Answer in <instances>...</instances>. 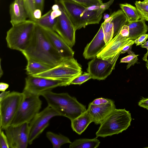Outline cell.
Here are the masks:
<instances>
[{"label":"cell","instance_id":"e575fe53","mask_svg":"<svg viewBox=\"0 0 148 148\" xmlns=\"http://www.w3.org/2000/svg\"><path fill=\"white\" fill-rule=\"evenodd\" d=\"M148 38V34H143L134 40V43L136 44V46L141 45L146 41Z\"/></svg>","mask_w":148,"mask_h":148},{"label":"cell","instance_id":"8d00e7d4","mask_svg":"<svg viewBox=\"0 0 148 148\" xmlns=\"http://www.w3.org/2000/svg\"><path fill=\"white\" fill-rule=\"evenodd\" d=\"M134 43H132L125 45L122 49L121 54L127 53L129 55L134 54V53L132 50V46Z\"/></svg>","mask_w":148,"mask_h":148},{"label":"cell","instance_id":"7bdbcfd3","mask_svg":"<svg viewBox=\"0 0 148 148\" xmlns=\"http://www.w3.org/2000/svg\"><path fill=\"white\" fill-rule=\"evenodd\" d=\"M10 91H2L0 94V101L5 98L10 93Z\"/></svg>","mask_w":148,"mask_h":148},{"label":"cell","instance_id":"30bf717a","mask_svg":"<svg viewBox=\"0 0 148 148\" xmlns=\"http://www.w3.org/2000/svg\"><path fill=\"white\" fill-rule=\"evenodd\" d=\"M60 116L54 109L48 106L40 112L29 123V144H32L49 126V121L53 117Z\"/></svg>","mask_w":148,"mask_h":148},{"label":"cell","instance_id":"ffe728a7","mask_svg":"<svg viewBox=\"0 0 148 148\" xmlns=\"http://www.w3.org/2000/svg\"><path fill=\"white\" fill-rule=\"evenodd\" d=\"M71 121L73 130L79 135H81L92 122L87 110Z\"/></svg>","mask_w":148,"mask_h":148},{"label":"cell","instance_id":"f35d334b","mask_svg":"<svg viewBox=\"0 0 148 148\" xmlns=\"http://www.w3.org/2000/svg\"><path fill=\"white\" fill-rule=\"evenodd\" d=\"M44 1L45 0H35L36 9L40 10L42 13L44 10Z\"/></svg>","mask_w":148,"mask_h":148},{"label":"cell","instance_id":"9a60e30c","mask_svg":"<svg viewBox=\"0 0 148 148\" xmlns=\"http://www.w3.org/2000/svg\"><path fill=\"white\" fill-rule=\"evenodd\" d=\"M116 108L114 101L112 99L108 103L99 105H95L90 103L87 111L92 122L96 125L100 124Z\"/></svg>","mask_w":148,"mask_h":148},{"label":"cell","instance_id":"c3c4849f","mask_svg":"<svg viewBox=\"0 0 148 148\" xmlns=\"http://www.w3.org/2000/svg\"><path fill=\"white\" fill-rule=\"evenodd\" d=\"M146 63V67L148 71V60L147 62Z\"/></svg>","mask_w":148,"mask_h":148},{"label":"cell","instance_id":"ab89813d","mask_svg":"<svg viewBox=\"0 0 148 148\" xmlns=\"http://www.w3.org/2000/svg\"><path fill=\"white\" fill-rule=\"evenodd\" d=\"M138 104L139 106L148 110V98H143L140 100Z\"/></svg>","mask_w":148,"mask_h":148},{"label":"cell","instance_id":"ba28073f","mask_svg":"<svg viewBox=\"0 0 148 148\" xmlns=\"http://www.w3.org/2000/svg\"><path fill=\"white\" fill-rule=\"evenodd\" d=\"M23 93L13 91L0 101V130L10 125L22 101Z\"/></svg>","mask_w":148,"mask_h":148},{"label":"cell","instance_id":"277c9868","mask_svg":"<svg viewBox=\"0 0 148 148\" xmlns=\"http://www.w3.org/2000/svg\"><path fill=\"white\" fill-rule=\"evenodd\" d=\"M132 120L129 111L115 108L100 124L96 137H105L118 134L126 130Z\"/></svg>","mask_w":148,"mask_h":148},{"label":"cell","instance_id":"d6a6232c","mask_svg":"<svg viewBox=\"0 0 148 148\" xmlns=\"http://www.w3.org/2000/svg\"><path fill=\"white\" fill-rule=\"evenodd\" d=\"M54 5L52 7L51 17L52 19H55L59 16L61 14V11L60 6L57 3Z\"/></svg>","mask_w":148,"mask_h":148},{"label":"cell","instance_id":"3957f363","mask_svg":"<svg viewBox=\"0 0 148 148\" xmlns=\"http://www.w3.org/2000/svg\"><path fill=\"white\" fill-rule=\"evenodd\" d=\"M76 30L88 25L99 23L103 12L101 10H88L84 5L70 0H59Z\"/></svg>","mask_w":148,"mask_h":148},{"label":"cell","instance_id":"d6986e66","mask_svg":"<svg viewBox=\"0 0 148 148\" xmlns=\"http://www.w3.org/2000/svg\"><path fill=\"white\" fill-rule=\"evenodd\" d=\"M145 21L142 18L137 21L127 23L129 31L128 38L130 40H134L147 32L148 27Z\"/></svg>","mask_w":148,"mask_h":148},{"label":"cell","instance_id":"bcb514c9","mask_svg":"<svg viewBox=\"0 0 148 148\" xmlns=\"http://www.w3.org/2000/svg\"><path fill=\"white\" fill-rule=\"evenodd\" d=\"M1 60H0V77H1L3 75V70H2V69H1Z\"/></svg>","mask_w":148,"mask_h":148},{"label":"cell","instance_id":"5b68a950","mask_svg":"<svg viewBox=\"0 0 148 148\" xmlns=\"http://www.w3.org/2000/svg\"><path fill=\"white\" fill-rule=\"evenodd\" d=\"M36 25L34 21L29 19L12 25L7 32L8 47L21 52L24 51L30 41Z\"/></svg>","mask_w":148,"mask_h":148},{"label":"cell","instance_id":"f907efd6","mask_svg":"<svg viewBox=\"0 0 148 148\" xmlns=\"http://www.w3.org/2000/svg\"><path fill=\"white\" fill-rule=\"evenodd\" d=\"M144 1H148V0H144Z\"/></svg>","mask_w":148,"mask_h":148},{"label":"cell","instance_id":"d4e9b609","mask_svg":"<svg viewBox=\"0 0 148 148\" xmlns=\"http://www.w3.org/2000/svg\"><path fill=\"white\" fill-rule=\"evenodd\" d=\"M47 137L51 143L53 148H60L63 145L72 142L69 138L61 134L48 131L46 133Z\"/></svg>","mask_w":148,"mask_h":148},{"label":"cell","instance_id":"e0dca14e","mask_svg":"<svg viewBox=\"0 0 148 148\" xmlns=\"http://www.w3.org/2000/svg\"><path fill=\"white\" fill-rule=\"evenodd\" d=\"M106 45L103 29L101 25L93 39L85 48L83 56L86 59L93 58L97 56Z\"/></svg>","mask_w":148,"mask_h":148},{"label":"cell","instance_id":"ac0fdd59","mask_svg":"<svg viewBox=\"0 0 148 148\" xmlns=\"http://www.w3.org/2000/svg\"><path fill=\"white\" fill-rule=\"evenodd\" d=\"M9 12L12 26L24 22L28 18L23 0H14L10 5Z\"/></svg>","mask_w":148,"mask_h":148},{"label":"cell","instance_id":"83f0119b","mask_svg":"<svg viewBox=\"0 0 148 148\" xmlns=\"http://www.w3.org/2000/svg\"><path fill=\"white\" fill-rule=\"evenodd\" d=\"M135 4L142 18L148 21V1H136Z\"/></svg>","mask_w":148,"mask_h":148},{"label":"cell","instance_id":"d590c367","mask_svg":"<svg viewBox=\"0 0 148 148\" xmlns=\"http://www.w3.org/2000/svg\"><path fill=\"white\" fill-rule=\"evenodd\" d=\"M110 100L111 99L101 97L95 99L90 103L92 104L95 105H101L108 103Z\"/></svg>","mask_w":148,"mask_h":148},{"label":"cell","instance_id":"7402d4cb","mask_svg":"<svg viewBox=\"0 0 148 148\" xmlns=\"http://www.w3.org/2000/svg\"><path fill=\"white\" fill-rule=\"evenodd\" d=\"M114 27L113 37L118 33L121 27L128 23L127 18L121 10L113 12L110 16Z\"/></svg>","mask_w":148,"mask_h":148},{"label":"cell","instance_id":"4fadbf2b","mask_svg":"<svg viewBox=\"0 0 148 148\" xmlns=\"http://www.w3.org/2000/svg\"><path fill=\"white\" fill-rule=\"evenodd\" d=\"M56 3L59 5L61 14L57 18L54 31L57 33L71 48L75 43V32L76 30L63 7L58 1H57Z\"/></svg>","mask_w":148,"mask_h":148},{"label":"cell","instance_id":"ee69618b","mask_svg":"<svg viewBox=\"0 0 148 148\" xmlns=\"http://www.w3.org/2000/svg\"><path fill=\"white\" fill-rule=\"evenodd\" d=\"M146 48L147 49V53L144 55L143 57L142 58V59L143 60H144V61H145L146 62H147V61L148 60L147 59V56H148V46Z\"/></svg>","mask_w":148,"mask_h":148},{"label":"cell","instance_id":"603a6c76","mask_svg":"<svg viewBox=\"0 0 148 148\" xmlns=\"http://www.w3.org/2000/svg\"><path fill=\"white\" fill-rule=\"evenodd\" d=\"M121 10L126 16L128 23L137 21L142 18V16L136 8L128 3L119 4Z\"/></svg>","mask_w":148,"mask_h":148},{"label":"cell","instance_id":"9c48e42d","mask_svg":"<svg viewBox=\"0 0 148 148\" xmlns=\"http://www.w3.org/2000/svg\"><path fill=\"white\" fill-rule=\"evenodd\" d=\"M82 68L74 58L63 60L56 66L35 76L52 79L73 78L82 74Z\"/></svg>","mask_w":148,"mask_h":148},{"label":"cell","instance_id":"f6af8a7d","mask_svg":"<svg viewBox=\"0 0 148 148\" xmlns=\"http://www.w3.org/2000/svg\"><path fill=\"white\" fill-rule=\"evenodd\" d=\"M148 46V40L146 41L145 43L141 45V47L142 48H145Z\"/></svg>","mask_w":148,"mask_h":148},{"label":"cell","instance_id":"cb8c5ba5","mask_svg":"<svg viewBox=\"0 0 148 148\" xmlns=\"http://www.w3.org/2000/svg\"><path fill=\"white\" fill-rule=\"evenodd\" d=\"M97 137L93 139L80 138L70 143V148H96L99 145L100 142Z\"/></svg>","mask_w":148,"mask_h":148},{"label":"cell","instance_id":"44dd1931","mask_svg":"<svg viewBox=\"0 0 148 148\" xmlns=\"http://www.w3.org/2000/svg\"><path fill=\"white\" fill-rule=\"evenodd\" d=\"M26 58L27 60V64L25 70L26 73L28 75L34 76L44 72L52 67L42 62L31 58Z\"/></svg>","mask_w":148,"mask_h":148},{"label":"cell","instance_id":"4dcf8cb0","mask_svg":"<svg viewBox=\"0 0 148 148\" xmlns=\"http://www.w3.org/2000/svg\"><path fill=\"white\" fill-rule=\"evenodd\" d=\"M91 78V77L89 73H85L73 79L71 82L70 84L80 85Z\"/></svg>","mask_w":148,"mask_h":148},{"label":"cell","instance_id":"5bb4252c","mask_svg":"<svg viewBox=\"0 0 148 148\" xmlns=\"http://www.w3.org/2000/svg\"><path fill=\"white\" fill-rule=\"evenodd\" d=\"M116 62L112 63L96 56L88 62L87 72L90 74L92 79L104 80L114 69Z\"/></svg>","mask_w":148,"mask_h":148},{"label":"cell","instance_id":"f1b7e54d","mask_svg":"<svg viewBox=\"0 0 148 148\" xmlns=\"http://www.w3.org/2000/svg\"><path fill=\"white\" fill-rule=\"evenodd\" d=\"M28 18L30 20L35 21L34 12L36 9L35 0H23Z\"/></svg>","mask_w":148,"mask_h":148},{"label":"cell","instance_id":"4316f807","mask_svg":"<svg viewBox=\"0 0 148 148\" xmlns=\"http://www.w3.org/2000/svg\"><path fill=\"white\" fill-rule=\"evenodd\" d=\"M102 27L106 45L113 37L114 27L111 18L110 16L105 20L101 25Z\"/></svg>","mask_w":148,"mask_h":148},{"label":"cell","instance_id":"7c38bea8","mask_svg":"<svg viewBox=\"0 0 148 148\" xmlns=\"http://www.w3.org/2000/svg\"><path fill=\"white\" fill-rule=\"evenodd\" d=\"M132 43H134V40L123 36L119 32L96 56L113 63L116 62L123 48Z\"/></svg>","mask_w":148,"mask_h":148},{"label":"cell","instance_id":"52a82bcc","mask_svg":"<svg viewBox=\"0 0 148 148\" xmlns=\"http://www.w3.org/2000/svg\"><path fill=\"white\" fill-rule=\"evenodd\" d=\"M74 78L52 79L28 75L25 79L23 92L40 96L42 93L51 90L57 87L70 85L71 82Z\"/></svg>","mask_w":148,"mask_h":148},{"label":"cell","instance_id":"484cf974","mask_svg":"<svg viewBox=\"0 0 148 148\" xmlns=\"http://www.w3.org/2000/svg\"><path fill=\"white\" fill-rule=\"evenodd\" d=\"M51 9L47 12L42 15L39 19H36L34 22L40 26L54 30L56 24L57 18L52 19L51 17Z\"/></svg>","mask_w":148,"mask_h":148},{"label":"cell","instance_id":"f546056e","mask_svg":"<svg viewBox=\"0 0 148 148\" xmlns=\"http://www.w3.org/2000/svg\"><path fill=\"white\" fill-rule=\"evenodd\" d=\"M138 55L135 54L129 55L121 59L120 62L127 63V69L129 68L131 66H134L135 64H138V58L137 57Z\"/></svg>","mask_w":148,"mask_h":148},{"label":"cell","instance_id":"60d3db41","mask_svg":"<svg viewBox=\"0 0 148 148\" xmlns=\"http://www.w3.org/2000/svg\"><path fill=\"white\" fill-rule=\"evenodd\" d=\"M42 12L40 10L36 9L35 10L34 12V16L35 21L36 19H39L41 18L42 16Z\"/></svg>","mask_w":148,"mask_h":148},{"label":"cell","instance_id":"6da1fadb","mask_svg":"<svg viewBox=\"0 0 148 148\" xmlns=\"http://www.w3.org/2000/svg\"><path fill=\"white\" fill-rule=\"evenodd\" d=\"M22 53L29 58L54 66L64 60L54 47L43 28L36 24L30 41Z\"/></svg>","mask_w":148,"mask_h":148},{"label":"cell","instance_id":"816d5d0a","mask_svg":"<svg viewBox=\"0 0 148 148\" xmlns=\"http://www.w3.org/2000/svg\"></svg>","mask_w":148,"mask_h":148},{"label":"cell","instance_id":"7dc6e473","mask_svg":"<svg viewBox=\"0 0 148 148\" xmlns=\"http://www.w3.org/2000/svg\"><path fill=\"white\" fill-rule=\"evenodd\" d=\"M109 15L108 14H104V19L105 20V19L109 18Z\"/></svg>","mask_w":148,"mask_h":148},{"label":"cell","instance_id":"681fc988","mask_svg":"<svg viewBox=\"0 0 148 148\" xmlns=\"http://www.w3.org/2000/svg\"><path fill=\"white\" fill-rule=\"evenodd\" d=\"M96 0L98 1L100 3H103L102 1L101 0Z\"/></svg>","mask_w":148,"mask_h":148},{"label":"cell","instance_id":"7a4b0ae2","mask_svg":"<svg viewBox=\"0 0 148 148\" xmlns=\"http://www.w3.org/2000/svg\"><path fill=\"white\" fill-rule=\"evenodd\" d=\"M40 96L60 116L66 117L71 121L87 110L86 106L67 93H56L49 90L42 93Z\"/></svg>","mask_w":148,"mask_h":148},{"label":"cell","instance_id":"b9f144b4","mask_svg":"<svg viewBox=\"0 0 148 148\" xmlns=\"http://www.w3.org/2000/svg\"><path fill=\"white\" fill-rule=\"evenodd\" d=\"M9 86L8 84L1 82L0 83V91L1 92L5 91Z\"/></svg>","mask_w":148,"mask_h":148},{"label":"cell","instance_id":"8fae6325","mask_svg":"<svg viewBox=\"0 0 148 148\" xmlns=\"http://www.w3.org/2000/svg\"><path fill=\"white\" fill-rule=\"evenodd\" d=\"M10 148H26L29 144V123L11 125L5 130Z\"/></svg>","mask_w":148,"mask_h":148},{"label":"cell","instance_id":"1f68e13d","mask_svg":"<svg viewBox=\"0 0 148 148\" xmlns=\"http://www.w3.org/2000/svg\"><path fill=\"white\" fill-rule=\"evenodd\" d=\"M0 148H10L7 136L1 130H0Z\"/></svg>","mask_w":148,"mask_h":148},{"label":"cell","instance_id":"74e56055","mask_svg":"<svg viewBox=\"0 0 148 148\" xmlns=\"http://www.w3.org/2000/svg\"><path fill=\"white\" fill-rule=\"evenodd\" d=\"M123 37H128L129 36V28L127 24L123 25L121 28L119 32Z\"/></svg>","mask_w":148,"mask_h":148},{"label":"cell","instance_id":"2e32d148","mask_svg":"<svg viewBox=\"0 0 148 148\" xmlns=\"http://www.w3.org/2000/svg\"><path fill=\"white\" fill-rule=\"evenodd\" d=\"M42 27L54 47L64 59L73 58L74 51L57 33L54 30Z\"/></svg>","mask_w":148,"mask_h":148},{"label":"cell","instance_id":"836d02e7","mask_svg":"<svg viewBox=\"0 0 148 148\" xmlns=\"http://www.w3.org/2000/svg\"><path fill=\"white\" fill-rule=\"evenodd\" d=\"M77 3L84 5L86 7H89L94 5L97 4L99 2L96 0H70Z\"/></svg>","mask_w":148,"mask_h":148},{"label":"cell","instance_id":"8992f818","mask_svg":"<svg viewBox=\"0 0 148 148\" xmlns=\"http://www.w3.org/2000/svg\"><path fill=\"white\" fill-rule=\"evenodd\" d=\"M24 95L20 105L11 125H18L25 123H29L39 112L42 102L40 96L22 92Z\"/></svg>","mask_w":148,"mask_h":148}]
</instances>
